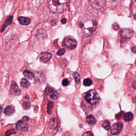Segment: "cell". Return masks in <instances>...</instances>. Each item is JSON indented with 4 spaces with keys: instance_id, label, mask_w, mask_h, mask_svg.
I'll list each match as a JSON object with an SVG mask.
<instances>
[{
    "instance_id": "1",
    "label": "cell",
    "mask_w": 136,
    "mask_h": 136,
    "mask_svg": "<svg viewBox=\"0 0 136 136\" xmlns=\"http://www.w3.org/2000/svg\"><path fill=\"white\" fill-rule=\"evenodd\" d=\"M78 27L81 36L89 37L95 31L97 27V21L93 15L85 14L79 20Z\"/></svg>"
},
{
    "instance_id": "2",
    "label": "cell",
    "mask_w": 136,
    "mask_h": 136,
    "mask_svg": "<svg viewBox=\"0 0 136 136\" xmlns=\"http://www.w3.org/2000/svg\"><path fill=\"white\" fill-rule=\"evenodd\" d=\"M70 0H47L50 10L54 13H61L68 7Z\"/></svg>"
},
{
    "instance_id": "3",
    "label": "cell",
    "mask_w": 136,
    "mask_h": 136,
    "mask_svg": "<svg viewBox=\"0 0 136 136\" xmlns=\"http://www.w3.org/2000/svg\"><path fill=\"white\" fill-rule=\"evenodd\" d=\"M85 98L91 105H96L98 103L99 97L97 92L94 90H90L86 93Z\"/></svg>"
},
{
    "instance_id": "4",
    "label": "cell",
    "mask_w": 136,
    "mask_h": 136,
    "mask_svg": "<svg viewBox=\"0 0 136 136\" xmlns=\"http://www.w3.org/2000/svg\"><path fill=\"white\" fill-rule=\"evenodd\" d=\"M62 45L68 49L73 50L77 46V42L74 38L66 37L63 41Z\"/></svg>"
},
{
    "instance_id": "5",
    "label": "cell",
    "mask_w": 136,
    "mask_h": 136,
    "mask_svg": "<svg viewBox=\"0 0 136 136\" xmlns=\"http://www.w3.org/2000/svg\"><path fill=\"white\" fill-rule=\"evenodd\" d=\"M92 7L96 10L102 9L106 5V0H88Z\"/></svg>"
},
{
    "instance_id": "6",
    "label": "cell",
    "mask_w": 136,
    "mask_h": 136,
    "mask_svg": "<svg viewBox=\"0 0 136 136\" xmlns=\"http://www.w3.org/2000/svg\"><path fill=\"white\" fill-rule=\"evenodd\" d=\"M123 124L121 122H117L112 126L111 128V132L113 135H117L122 130Z\"/></svg>"
},
{
    "instance_id": "7",
    "label": "cell",
    "mask_w": 136,
    "mask_h": 136,
    "mask_svg": "<svg viewBox=\"0 0 136 136\" xmlns=\"http://www.w3.org/2000/svg\"><path fill=\"white\" fill-rule=\"evenodd\" d=\"M121 36L126 39H130L133 35V32L130 29H123L120 32Z\"/></svg>"
},
{
    "instance_id": "8",
    "label": "cell",
    "mask_w": 136,
    "mask_h": 136,
    "mask_svg": "<svg viewBox=\"0 0 136 136\" xmlns=\"http://www.w3.org/2000/svg\"><path fill=\"white\" fill-rule=\"evenodd\" d=\"M16 128L19 131H26L29 128L28 124L25 121H19L17 123Z\"/></svg>"
},
{
    "instance_id": "9",
    "label": "cell",
    "mask_w": 136,
    "mask_h": 136,
    "mask_svg": "<svg viewBox=\"0 0 136 136\" xmlns=\"http://www.w3.org/2000/svg\"><path fill=\"white\" fill-rule=\"evenodd\" d=\"M46 94L47 95L50 96V97L53 99H56L58 97V94L56 91L51 87H46L45 89Z\"/></svg>"
},
{
    "instance_id": "10",
    "label": "cell",
    "mask_w": 136,
    "mask_h": 136,
    "mask_svg": "<svg viewBox=\"0 0 136 136\" xmlns=\"http://www.w3.org/2000/svg\"><path fill=\"white\" fill-rule=\"evenodd\" d=\"M11 90L13 94L19 96L21 94V90L19 87L18 86L17 84L15 82L13 81L12 82L11 86Z\"/></svg>"
},
{
    "instance_id": "11",
    "label": "cell",
    "mask_w": 136,
    "mask_h": 136,
    "mask_svg": "<svg viewBox=\"0 0 136 136\" xmlns=\"http://www.w3.org/2000/svg\"><path fill=\"white\" fill-rule=\"evenodd\" d=\"M52 57V54L49 52H43L40 55V60L43 62L49 61Z\"/></svg>"
},
{
    "instance_id": "12",
    "label": "cell",
    "mask_w": 136,
    "mask_h": 136,
    "mask_svg": "<svg viewBox=\"0 0 136 136\" xmlns=\"http://www.w3.org/2000/svg\"><path fill=\"white\" fill-rule=\"evenodd\" d=\"M18 21L22 26H27L30 24L31 19L28 17H20L18 18Z\"/></svg>"
},
{
    "instance_id": "13",
    "label": "cell",
    "mask_w": 136,
    "mask_h": 136,
    "mask_svg": "<svg viewBox=\"0 0 136 136\" xmlns=\"http://www.w3.org/2000/svg\"><path fill=\"white\" fill-rule=\"evenodd\" d=\"M4 112L6 115L11 116L14 113L15 109L13 106L9 105L5 108Z\"/></svg>"
},
{
    "instance_id": "14",
    "label": "cell",
    "mask_w": 136,
    "mask_h": 136,
    "mask_svg": "<svg viewBox=\"0 0 136 136\" xmlns=\"http://www.w3.org/2000/svg\"><path fill=\"white\" fill-rule=\"evenodd\" d=\"M58 126V122L55 118H53L49 123V127L52 130L55 129Z\"/></svg>"
},
{
    "instance_id": "15",
    "label": "cell",
    "mask_w": 136,
    "mask_h": 136,
    "mask_svg": "<svg viewBox=\"0 0 136 136\" xmlns=\"http://www.w3.org/2000/svg\"><path fill=\"white\" fill-rule=\"evenodd\" d=\"M86 121L88 124H89V125H94L96 122V120L95 119V118L94 116H93L92 115H89L87 116V117H86Z\"/></svg>"
},
{
    "instance_id": "16",
    "label": "cell",
    "mask_w": 136,
    "mask_h": 136,
    "mask_svg": "<svg viewBox=\"0 0 136 136\" xmlns=\"http://www.w3.org/2000/svg\"><path fill=\"white\" fill-rule=\"evenodd\" d=\"M12 19H13V17L12 16H10L8 18L7 20H6L5 22L4 23V25L2 28V29H1V32H3L4 30L6 28V27H7L8 26H9V25H10L11 23H12Z\"/></svg>"
},
{
    "instance_id": "17",
    "label": "cell",
    "mask_w": 136,
    "mask_h": 136,
    "mask_svg": "<svg viewBox=\"0 0 136 136\" xmlns=\"http://www.w3.org/2000/svg\"><path fill=\"white\" fill-rule=\"evenodd\" d=\"M23 75H24L27 78L31 80L33 79L35 77L34 74L29 70H25L24 71H23Z\"/></svg>"
},
{
    "instance_id": "18",
    "label": "cell",
    "mask_w": 136,
    "mask_h": 136,
    "mask_svg": "<svg viewBox=\"0 0 136 136\" xmlns=\"http://www.w3.org/2000/svg\"><path fill=\"white\" fill-rule=\"evenodd\" d=\"M133 114L131 112H128L126 114H125L123 116V120L126 122H129L131 121L133 119Z\"/></svg>"
},
{
    "instance_id": "19",
    "label": "cell",
    "mask_w": 136,
    "mask_h": 136,
    "mask_svg": "<svg viewBox=\"0 0 136 136\" xmlns=\"http://www.w3.org/2000/svg\"><path fill=\"white\" fill-rule=\"evenodd\" d=\"M20 84L22 87H25V88H27L29 85H30V84H29V81L25 78L22 79L20 82Z\"/></svg>"
},
{
    "instance_id": "20",
    "label": "cell",
    "mask_w": 136,
    "mask_h": 136,
    "mask_svg": "<svg viewBox=\"0 0 136 136\" xmlns=\"http://www.w3.org/2000/svg\"><path fill=\"white\" fill-rule=\"evenodd\" d=\"M74 79L77 84H79L80 82V74L77 72H74L73 74Z\"/></svg>"
},
{
    "instance_id": "21",
    "label": "cell",
    "mask_w": 136,
    "mask_h": 136,
    "mask_svg": "<svg viewBox=\"0 0 136 136\" xmlns=\"http://www.w3.org/2000/svg\"><path fill=\"white\" fill-rule=\"evenodd\" d=\"M102 127L106 130H109L110 129V124L107 120L104 121L102 123Z\"/></svg>"
},
{
    "instance_id": "22",
    "label": "cell",
    "mask_w": 136,
    "mask_h": 136,
    "mask_svg": "<svg viewBox=\"0 0 136 136\" xmlns=\"http://www.w3.org/2000/svg\"><path fill=\"white\" fill-rule=\"evenodd\" d=\"M53 106H54V103L52 102H50L48 104V106H47V113L49 114H51L52 113V110L53 108Z\"/></svg>"
},
{
    "instance_id": "23",
    "label": "cell",
    "mask_w": 136,
    "mask_h": 136,
    "mask_svg": "<svg viewBox=\"0 0 136 136\" xmlns=\"http://www.w3.org/2000/svg\"><path fill=\"white\" fill-rule=\"evenodd\" d=\"M22 107L24 110H29L31 107V103L29 102H24L22 104Z\"/></svg>"
},
{
    "instance_id": "24",
    "label": "cell",
    "mask_w": 136,
    "mask_h": 136,
    "mask_svg": "<svg viewBox=\"0 0 136 136\" xmlns=\"http://www.w3.org/2000/svg\"><path fill=\"white\" fill-rule=\"evenodd\" d=\"M84 86H90L92 85V80L89 79V78H87V79H86L84 80Z\"/></svg>"
},
{
    "instance_id": "25",
    "label": "cell",
    "mask_w": 136,
    "mask_h": 136,
    "mask_svg": "<svg viewBox=\"0 0 136 136\" xmlns=\"http://www.w3.org/2000/svg\"><path fill=\"white\" fill-rule=\"evenodd\" d=\"M16 132H17L14 129H10V130H8L7 132H5V135L6 136H9L11 134L16 133Z\"/></svg>"
},
{
    "instance_id": "26",
    "label": "cell",
    "mask_w": 136,
    "mask_h": 136,
    "mask_svg": "<svg viewBox=\"0 0 136 136\" xmlns=\"http://www.w3.org/2000/svg\"><path fill=\"white\" fill-rule=\"evenodd\" d=\"M65 52H66V51H65L64 49H60L57 51V54L58 55H63L64 54Z\"/></svg>"
},
{
    "instance_id": "27",
    "label": "cell",
    "mask_w": 136,
    "mask_h": 136,
    "mask_svg": "<svg viewBox=\"0 0 136 136\" xmlns=\"http://www.w3.org/2000/svg\"><path fill=\"white\" fill-rule=\"evenodd\" d=\"M69 82L68 79H64L62 81V85L63 86H67L68 85H69Z\"/></svg>"
},
{
    "instance_id": "28",
    "label": "cell",
    "mask_w": 136,
    "mask_h": 136,
    "mask_svg": "<svg viewBox=\"0 0 136 136\" xmlns=\"http://www.w3.org/2000/svg\"><path fill=\"white\" fill-rule=\"evenodd\" d=\"M82 136H93V133L90 131H87L85 132Z\"/></svg>"
},
{
    "instance_id": "29",
    "label": "cell",
    "mask_w": 136,
    "mask_h": 136,
    "mask_svg": "<svg viewBox=\"0 0 136 136\" xmlns=\"http://www.w3.org/2000/svg\"><path fill=\"white\" fill-rule=\"evenodd\" d=\"M112 27H113V29L115 31H117L119 29V26L118 25L117 23H114L113 26H112Z\"/></svg>"
},
{
    "instance_id": "30",
    "label": "cell",
    "mask_w": 136,
    "mask_h": 136,
    "mask_svg": "<svg viewBox=\"0 0 136 136\" xmlns=\"http://www.w3.org/2000/svg\"><path fill=\"white\" fill-rule=\"evenodd\" d=\"M61 23H62V24H66V23H67V19H65V18H63L61 19Z\"/></svg>"
},
{
    "instance_id": "31",
    "label": "cell",
    "mask_w": 136,
    "mask_h": 136,
    "mask_svg": "<svg viewBox=\"0 0 136 136\" xmlns=\"http://www.w3.org/2000/svg\"><path fill=\"white\" fill-rule=\"evenodd\" d=\"M22 120L25 121H27L29 120V117L27 116H23Z\"/></svg>"
},
{
    "instance_id": "32",
    "label": "cell",
    "mask_w": 136,
    "mask_h": 136,
    "mask_svg": "<svg viewBox=\"0 0 136 136\" xmlns=\"http://www.w3.org/2000/svg\"><path fill=\"white\" fill-rule=\"evenodd\" d=\"M132 51L133 53H136V46H134L132 48Z\"/></svg>"
},
{
    "instance_id": "33",
    "label": "cell",
    "mask_w": 136,
    "mask_h": 136,
    "mask_svg": "<svg viewBox=\"0 0 136 136\" xmlns=\"http://www.w3.org/2000/svg\"><path fill=\"white\" fill-rule=\"evenodd\" d=\"M134 19L136 20V13H135V14H134Z\"/></svg>"
},
{
    "instance_id": "34",
    "label": "cell",
    "mask_w": 136,
    "mask_h": 136,
    "mask_svg": "<svg viewBox=\"0 0 136 136\" xmlns=\"http://www.w3.org/2000/svg\"><path fill=\"white\" fill-rule=\"evenodd\" d=\"M112 1H113V2H115V1H116V0H112Z\"/></svg>"
},
{
    "instance_id": "35",
    "label": "cell",
    "mask_w": 136,
    "mask_h": 136,
    "mask_svg": "<svg viewBox=\"0 0 136 136\" xmlns=\"http://www.w3.org/2000/svg\"><path fill=\"white\" fill-rule=\"evenodd\" d=\"M135 2H136V0H135Z\"/></svg>"
}]
</instances>
